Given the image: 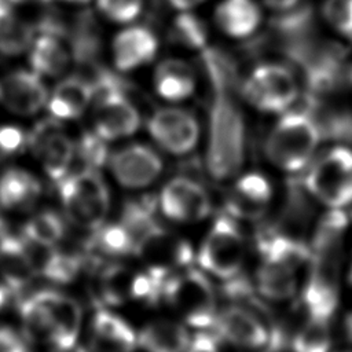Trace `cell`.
I'll list each match as a JSON object with an SVG mask.
<instances>
[{"mask_svg": "<svg viewBox=\"0 0 352 352\" xmlns=\"http://www.w3.org/2000/svg\"><path fill=\"white\" fill-rule=\"evenodd\" d=\"M245 161V125L239 110L224 91H219L212 106L206 168L219 182L236 176Z\"/></svg>", "mask_w": 352, "mask_h": 352, "instance_id": "obj_1", "label": "cell"}, {"mask_svg": "<svg viewBox=\"0 0 352 352\" xmlns=\"http://www.w3.org/2000/svg\"><path fill=\"white\" fill-rule=\"evenodd\" d=\"M320 140L314 116L296 109L283 114L271 129L265 140V155L276 168L297 172L311 161Z\"/></svg>", "mask_w": 352, "mask_h": 352, "instance_id": "obj_2", "label": "cell"}, {"mask_svg": "<svg viewBox=\"0 0 352 352\" xmlns=\"http://www.w3.org/2000/svg\"><path fill=\"white\" fill-rule=\"evenodd\" d=\"M59 197L67 219L84 230H96L110 208L109 188L94 169L66 175L59 183Z\"/></svg>", "mask_w": 352, "mask_h": 352, "instance_id": "obj_3", "label": "cell"}, {"mask_svg": "<svg viewBox=\"0 0 352 352\" xmlns=\"http://www.w3.org/2000/svg\"><path fill=\"white\" fill-rule=\"evenodd\" d=\"M162 298L191 327L213 326L216 311L214 289L208 276L188 267L170 274L164 285Z\"/></svg>", "mask_w": 352, "mask_h": 352, "instance_id": "obj_4", "label": "cell"}, {"mask_svg": "<svg viewBox=\"0 0 352 352\" xmlns=\"http://www.w3.org/2000/svg\"><path fill=\"white\" fill-rule=\"evenodd\" d=\"M304 186L311 195L329 208L352 202V150L337 146L319 155L308 169Z\"/></svg>", "mask_w": 352, "mask_h": 352, "instance_id": "obj_5", "label": "cell"}, {"mask_svg": "<svg viewBox=\"0 0 352 352\" xmlns=\"http://www.w3.org/2000/svg\"><path fill=\"white\" fill-rule=\"evenodd\" d=\"M245 258V239L230 216L217 217L197 254L201 268L217 278L231 279L238 276Z\"/></svg>", "mask_w": 352, "mask_h": 352, "instance_id": "obj_6", "label": "cell"}, {"mask_svg": "<svg viewBox=\"0 0 352 352\" xmlns=\"http://www.w3.org/2000/svg\"><path fill=\"white\" fill-rule=\"evenodd\" d=\"M213 326L220 338L246 351L276 349L283 340L278 329L270 327L267 316L238 304L221 309Z\"/></svg>", "mask_w": 352, "mask_h": 352, "instance_id": "obj_7", "label": "cell"}, {"mask_svg": "<svg viewBox=\"0 0 352 352\" xmlns=\"http://www.w3.org/2000/svg\"><path fill=\"white\" fill-rule=\"evenodd\" d=\"M242 92L256 109L267 113H280L297 100L298 85L287 66L261 63L248 76Z\"/></svg>", "mask_w": 352, "mask_h": 352, "instance_id": "obj_8", "label": "cell"}, {"mask_svg": "<svg viewBox=\"0 0 352 352\" xmlns=\"http://www.w3.org/2000/svg\"><path fill=\"white\" fill-rule=\"evenodd\" d=\"M28 146L51 180L59 183L69 173L74 160V143L59 120L50 117L38 121L28 135Z\"/></svg>", "mask_w": 352, "mask_h": 352, "instance_id": "obj_9", "label": "cell"}, {"mask_svg": "<svg viewBox=\"0 0 352 352\" xmlns=\"http://www.w3.org/2000/svg\"><path fill=\"white\" fill-rule=\"evenodd\" d=\"M139 125V111L125 95V88L95 94L94 131L106 142L131 136L138 131Z\"/></svg>", "mask_w": 352, "mask_h": 352, "instance_id": "obj_10", "label": "cell"}, {"mask_svg": "<svg viewBox=\"0 0 352 352\" xmlns=\"http://www.w3.org/2000/svg\"><path fill=\"white\" fill-rule=\"evenodd\" d=\"M147 129L162 150L175 155L190 153L199 139L198 120L191 111L180 107L155 110Z\"/></svg>", "mask_w": 352, "mask_h": 352, "instance_id": "obj_11", "label": "cell"}, {"mask_svg": "<svg viewBox=\"0 0 352 352\" xmlns=\"http://www.w3.org/2000/svg\"><path fill=\"white\" fill-rule=\"evenodd\" d=\"M135 254L144 261L147 268L166 275L188 267L194 258L191 245L161 224L138 242Z\"/></svg>", "mask_w": 352, "mask_h": 352, "instance_id": "obj_12", "label": "cell"}, {"mask_svg": "<svg viewBox=\"0 0 352 352\" xmlns=\"http://www.w3.org/2000/svg\"><path fill=\"white\" fill-rule=\"evenodd\" d=\"M43 305L51 330V348L59 352L73 351L80 336L82 311L70 296L56 290L33 293Z\"/></svg>", "mask_w": 352, "mask_h": 352, "instance_id": "obj_13", "label": "cell"}, {"mask_svg": "<svg viewBox=\"0 0 352 352\" xmlns=\"http://www.w3.org/2000/svg\"><path fill=\"white\" fill-rule=\"evenodd\" d=\"M340 260L311 258L309 275L302 290L308 318L330 320L338 305Z\"/></svg>", "mask_w": 352, "mask_h": 352, "instance_id": "obj_14", "label": "cell"}, {"mask_svg": "<svg viewBox=\"0 0 352 352\" xmlns=\"http://www.w3.org/2000/svg\"><path fill=\"white\" fill-rule=\"evenodd\" d=\"M161 212L179 223H195L205 219L212 209L208 191L190 177L169 180L160 194Z\"/></svg>", "mask_w": 352, "mask_h": 352, "instance_id": "obj_15", "label": "cell"}, {"mask_svg": "<svg viewBox=\"0 0 352 352\" xmlns=\"http://www.w3.org/2000/svg\"><path fill=\"white\" fill-rule=\"evenodd\" d=\"M109 166L118 184L126 188H142L160 176L162 160L151 147L132 143L110 155Z\"/></svg>", "mask_w": 352, "mask_h": 352, "instance_id": "obj_16", "label": "cell"}, {"mask_svg": "<svg viewBox=\"0 0 352 352\" xmlns=\"http://www.w3.org/2000/svg\"><path fill=\"white\" fill-rule=\"evenodd\" d=\"M48 89L34 70L18 69L0 82V99L6 107L19 116L36 114L48 100Z\"/></svg>", "mask_w": 352, "mask_h": 352, "instance_id": "obj_17", "label": "cell"}, {"mask_svg": "<svg viewBox=\"0 0 352 352\" xmlns=\"http://www.w3.org/2000/svg\"><path fill=\"white\" fill-rule=\"evenodd\" d=\"M272 198V187L265 176L256 172L241 175L226 198V208L232 217L256 220L265 214Z\"/></svg>", "mask_w": 352, "mask_h": 352, "instance_id": "obj_18", "label": "cell"}, {"mask_svg": "<svg viewBox=\"0 0 352 352\" xmlns=\"http://www.w3.org/2000/svg\"><path fill=\"white\" fill-rule=\"evenodd\" d=\"M138 334L121 316L106 308H98L89 324L91 352H133Z\"/></svg>", "mask_w": 352, "mask_h": 352, "instance_id": "obj_19", "label": "cell"}, {"mask_svg": "<svg viewBox=\"0 0 352 352\" xmlns=\"http://www.w3.org/2000/svg\"><path fill=\"white\" fill-rule=\"evenodd\" d=\"M113 60L120 72H131L154 59L158 50L157 36L146 26H131L113 40Z\"/></svg>", "mask_w": 352, "mask_h": 352, "instance_id": "obj_20", "label": "cell"}, {"mask_svg": "<svg viewBox=\"0 0 352 352\" xmlns=\"http://www.w3.org/2000/svg\"><path fill=\"white\" fill-rule=\"evenodd\" d=\"M95 89L89 78L70 76L60 80L48 96L47 107L56 120H76L91 104Z\"/></svg>", "mask_w": 352, "mask_h": 352, "instance_id": "obj_21", "label": "cell"}, {"mask_svg": "<svg viewBox=\"0 0 352 352\" xmlns=\"http://www.w3.org/2000/svg\"><path fill=\"white\" fill-rule=\"evenodd\" d=\"M63 34L51 30H38V36L30 44L29 60L32 70L40 76L55 77L62 74L70 60L72 51L62 40Z\"/></svg>", "mask_w": 352, "mask_h": 352, "instance_id": "obj_22", "label": "cell"}, {"mask_svg": "<svg viewBox=\"0 0 352 352\" xmlns=\"http://www.w3.org/2000/svg\"><path fill=\"white\" fill-rule=\"evenodd\" d=\"M0 274L12 293L25 289L36 276L21 236L0 235Z\"/></svg>", "mask_w": 352, "mask_h": 352, "instance_id": "obj_23", "label": "cell"}, {"mask_svg": "<svg viewBox=\"0 0 352 352\" xmlns=\"http://www.w3.org/2000/svg\"><path fill=\"white\" fill-rule=\"evenodd\" d=\"M154 88L157 94L170 102L190 98L195 91V74L192 67L176 58L162 60L154 72Z\"/></svg>", "mask_w": 352, "mask_h": 352, "instance_id": "obj_24", "label": "cell"}, {"mask_svg": "<svg viewBox=\"0 0 352 352\" xmlns=\"http://www.w3.org/2000/svg\"><path fill=\"white\" fill-rule=\"evenodd\" d=\"M214 19L226 34L245 38L257 30L261 11L254 0H223L216 8Z\"/></svg>", "mask_w": 352, "mask_h": 352, "instance_id": "obj_25", "label": "cell"}, {"mask_svg": "<svg viewBox=\"0 0 352 352\" xmlns=\"http://www.w3.org/2000/svg\"><path fill=\"white\" fill-rule=\"evenodd\" d=\"M188 341L187 329L168 319L150 322L138 333V346L146 352H184Z\"/></svg>", "mask_w": 352, "mask_h": 352, "instance_id": "obj_26", "label": "cell"}, {"mask_svg": "<svg viewBox=\"0 0 352 352\" xmlns=\"http://www.w3.org/2000/svg\"><path fill=\"white\" fill-rule=\"evenodd\" d=\"M348 224V214L341 208H330V210L318 221L315 228L309 245L311 257L341 258L342 242Z\"/></svg>", "mask_w": 352, "mask_h": 352, "instance_id": "obj_27", "label": "cell"}, {"mask_svg": "<svg viewBox=\"0 0 352 352\" xmlns=\"http://www.w3.org/2000/svg\"><path fill=\"white\" fill-rule=\"evenodd\" d=\"M261 258L283 264L298 272L311 261V249L305 242L286 234L271 232L258 241Z\"/></svg>", "mask_w": 352, "mask_h": 352, "instance_id": "obj_28", "label": "cell"}, {"mask_svg": "<svg viewBox=\"0 0 352 352\" xmlns=\"http://www.w3.org/2000/svg\"><path fill=\"white\" fill-rule=\"evenodd\" d=\"M40 194L38 180L28 170L8 168L0 175V206L22 209L32 205Z\"/></svg>", "mask_w": 352, "mask_h": 352, "instance_id": "obj_29", "label": "cell"}, {"mask_svg": "<svg viewBox=\"0 0 352 352\" xmlns=\"http://www.w3.org/2000/svg\"><path fill=\"white\" fill-rule=\"evenodd\" d=\"M297 271L270 260L261 258L256 271L258 293L274 301H283L294 296L297 289Z\"/></svg>", "mask_w": 352, "mask_h": 352, "instance_id": "obj_30", "label": "cell"}, {"mask_svg": "<svg viewBox=\"0 0 352 352\" xmlns=\"http://www.w3.org/2000/svg\"><path fill=\"white\" fill-rule=\"evenodd\" d=\"M138 272L139 271L124 264H110L104 267L96 282V290L102 302L116 307L126 301H133Z\"/></svg>", "mask_w": 352, "mask_h": 352, "instance_id": "obj_31", "label": "cell"}, {"mask_svg": "<svg viewBox=\"0 0 352 352\" xmlns=\"http://www.w3.org/2000/svg\"><path fill=\"white\" fill-rule=\"evenodd\" d=\"M34 38V28L19 18L8 0H0V52L19 55Z\"/></svg>", "mask_w": 352, "mask_h": 352, "instance_id": "obj_32", "label": "cell"}, {"mask_svg": "<svg viewBox=\"0 0 352 352\" xmlns=\"http://www.w3.org/2000/svg\"><path fill=\"white\" fill-rule=\"evenodd\" d=\"M94 248L109 257H122L135 254V242L128 230L121 223L100 226L94 230Z\"/></svg>", "mask_w": 352, "mask_h": 352, "instance_id": "obj_33", "label": "cell"}, {"mask_svg": "<svg viewBox=\"0 0 352 352\" xmlns=\"http://www.w3.org/2000/svg\"><path fill=\"white\" fill-rule=\"evenodd\" d=\"M28 239L55 246L65 235V223L54 210H41L23 226L22 234Z\"/></svg>", "mask_w": 352, "mask_h": 352, "instance_id": "obj_34", "label": "cell"}, {"mask_svg": "<svg viewBox=\"0 0 352 352\" xmlns=\"http://www.w3.org/2000/svg\"><path fill=\"white\" fill-rule=\"evenodd\" d=\"M292 346L294 352H329L331 346L329 320L307 318L294 334Z\"/></svg>", "mask_w": 352, "mask_h": 352, "instance_id": "obj_35", "label": "cell"}, {"mask_svg": "<svg viewBox=\"0 0 352 352\" xmlns=\"http://www.w3.org/2000/svg\"><path fill=\"white\" fill-rule=\"evenodd\" d=\"M74 157L82 162V169L98 170L109 161V150L106 140L95 131L84 132L77 144H74Z\"/></svg>", "mask_w": 352, "mask_h": 352, "instance_id": "obj_36", "label": "cell"}, {"mask_svg": "<svg viewBox=\"0 0 352 352\" xmlns=\"http://www.w3.org/2000/svg\"><path fill=\"white\" fill-rule=\"evenodd\" d=\"M172 38L188 48H205L208 32L205 23L190 12L180 14L172 26Z\"/></svg>", "mask_w": 352, "mask_h": 352, "instance_id": "obj_37", "label": "cell"}, {"mask_svg": "<svg viewBox=\"0 0 352 352\" xmlns=\"http://www.w3.org/2000/svg\"><path fill=\"white\" fill-rule=\"evenodd\" d=\"M144 0H96L98 10L110 21L125 23L136 19L143 10Z\"/></svg>", "mask_w": 352, "mask_h": 352, "instance_id": "obj_38", "label": "cell"}, {"mask_svg": "<svg viewBox=\"0 0 352 352\" xmlns=\"http://www.w3.org/2000/svg\"><path fill=\"white\" fill-rule=\"evenodd\" d=\"M323 15L336 30L352 40V0H326Z\"/></svg>", "mask_w": 352, "mask_h": 352, "instance_id": "obj_39", "label": "cell"}, {"mask_svg": "<svg viewBox=\"0 0 352 352\" xmlns=\"http://www.w3.org/2000/svg\"><path fill=\"white\" fill-rule=\"evenodd\" d=\"M26 144H28V133H25L19 126H15V125L0 126V162L22 151Z\"/></svg>", "mask_w": 352, "mask_h": 352, "instance_id": "obj_40", "label": "cell"}, {"mask_svg": "<svg viewBox=\"0 0 352 352\" xmlns=\"http://www.w3.org/2000/svg\"><path fill=\"white\" fill-rule=\"evenodd\" d=\"M0 352H29L26 341L14 329L0 326Z\"/></svg>", "mask_w": 352, "mask_h": 352, "instance_id": "obj_41", "label": "cell"}, {"mask_svg": "<svg viewBox=\"0 0 352 352\" xmlns=\"http://www.w3.org/2000/svg\"><path fill=\"white\" fill-rule=\"evenodd\" d=\"M184 352H220L219 340L214 334L198 331L190 338Z\"/></svg>", "mask_w": 352, "mask_h": 352, "instance_id": "obj_42", "label": "cell"}, {"mask_svg": "<svg viewBox=\"0 0 352 352\" xmlns=\"http://www.w3.org/2000/svg\"><path fill=\"white\" fill-rule=\"evenodd\" d=\"M264 4L276 11H286L298 4V0H263Z\"/></svg>", "mask_w": 352, "mask_h": 352, "instance_id": "obj_43", "label": "cell"}, {"mask_svg": "<svg viewBox=\"0 0 352 352\" xmlns=\"http://www.w3.org/2000/svg\"><path fill=\"white\" fill-rule=\"evenodd\" d=\"M205 0H168V3L176 8V10H182V11H187L190 8H194L197 6H199L201 3H204Z\"/></svg>", "mask_w": 352, "mask_h": 352, "instance_id": "obj_44", "label": "cell"}, {"mask_svg": "<svg viewBox=\"0 0 352 352\" xmlns=\"http://www.w3.org/2000/svg\"><path fill=\"white\" fill-rule=\"evenodd\" d=\"M11 293L12 292L6 285H0V311L7 305Z\"/></svg>", "mask_w": 352, "mask_h": 352, "instance_id": "obj_45", "label": "cell"}, {"mask_svg": "<svg viewBox=\"0 0 352 352\" xmlns=\"http://www.w3.org/2000/svg\"><path fill=\"white\" fill-rule=\"evenodd\" d=\"M344 331L346 338L352 342V311L344 319Z\"/></svg>", "mask_w": 352, "mask_h": 352, "instance_id": "obj_46", "label": "cell"}, {"mask_svg": "<svg viewBox=\"0 0 352 352\" xmlns=\"http://www.w3.org/2000/svg\"><path fill=\"white\" fill-rule=\"evenodd\" d=\"M4 232H6V221H4V217L0 213V235L4 234Z\"/></svg>", "mask_w": 352, "mask_h": 352, "instance_id": "obj_47", "label": "cell"}, {"mask_svg": "<svg viewBox=\"0 0 352 352\" xmlns=\"http://www.w3.org/2000/svg\"><path fill=\"white\" fill-rule=\"evenodd\" d=\"M349 283L352 285V265H351V270H349Z\"/></svg>", "mask_w": 352, "mask_h": 352, "instance_id": "obj_48", "label": "cell"}]
</instances>
